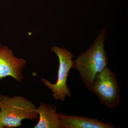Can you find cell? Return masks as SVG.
Returning a JSON list of instances; mask_svg holds the SVG:
<instances>
[{
    "mask_svg": "<svg viewBox=\"0 0 128 128\" xmlns=\"http://www.w3.org/2000/svg\"><path fill=\"white\" fill-rule=\"evenodd\" d=\"M36 111L39 120L34 128H62L55 106L41 102Z\"/></svg>",
    "mask_w": 128,
    "mask_h": 128,
    "instance_id": "52a82bcc",
    "label": "cell"
},
{
    "mask_svg": "<svg viewBox=\"0 0 128 128\" xmlns=\"http://www.w3.org/2000/svg\"><path fill=\"white\" fill-rule=\"evenodd\" d=\"M106 32L102 29L89 48L73 60L72 68L78 71L88 89L90 90L97 76L108 67V59L104 48Z\"/></svg>",
    "mask_w": 128,
    "mask_h": 128,
    "instance_id": "6da1fadb",
    "label": "cell"
},
{
    "mask_svg": "<svg viewBox=\"0 0 128 128\" xmlns=\"http://www.w3.org/2000/svg\"><path fill=\"white\" fill-rule=\"evenodd\" d=\"M50 50L58 59L57 80L56 83L52 84L45 78H41V80L44 85L51 90L54 100L63 102L66 96L70 97L71 96L67 82L69 71L72 67L73 55L66 49L56 46L52 47Z\"/></svg>",
    "mask_w": 128,
    "mask_h": 128,
    "instance_id": "3957f363",
    "label": "cell"
},
{
    "mask_svg": "<svg viewBox=\"0 0 128 128\" xmlns=\"http://www.w3.org/2000/svg\"><path fill=\"white\" fill-rule=\"evenodd\" d=\"M6 128L4 127V126L2 124V123L0 121V128Z\"/></svg>",
    "mask_w": 128,
    "mask_h": 128,
    "instance_id": "ba28073f",
    "label": "cell"
},
{
    "mask_svg": "<svg viewBox=\"0 0 128 128\" xmlns=\"http://www.w3.org/2000/svg\"><path fill=\"white\" fill-rule=\"evenodd\" d=\"M26 62L17 58L7 46L0 44V82L3 78L10 76L18 82L23 79L22 70Z\"/></svg>",
    "mask_w": 128,
    "mask_h": 128,
    "instance_id": "5b68a950",
    "label": "cell"
},
{
    "mask_svg": "<svg viewBox=\"0 0 128 128\" xmlns=\"http://www.w3.org/2000/svg\"><path fill=\"white\" fill-rule=\"evenodd\" d=\"M36 106L21 96L10 97L0 94V121L6 128L21 127L24 120L38 118Z\"/></svg>",
    "mask_w": 128,
    "mask_h": 128,
    "instance_id": "7a4b0ae2",
    "label": "cell"
},
{
    "mask_svg": "<svg viewBox=\"0 0 128 128\" xmlns=\"http://www.w3.org/2000/svg\"><path fill=\"white\" fill-rule=\"evenodd\" d=\"M62 128H114L109 122L105 123L95 118L77 115H68L58 113Z\"/></svg>",
    "mask_w": 128,
    "mask_h": 128,
    "instance_id": "8992f818",
    "label": "cell"
},
{
    "mask_svg": "<svg viewBox=\"0 0 128 128\" xmlns=\"http://www.w3.org/2000/svg\"><path fill=\"white\" fill-rule=\"evenodd\" d=\"M90 90L108 107L114 108L119 103V84L115 74L108 67L97 76Z\"/></svg>",
    "mask_w": 128,
    "mask_h": 128,
    "instance_id": "277c9868",
    "label": "cell"
}]
</instances>
